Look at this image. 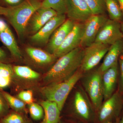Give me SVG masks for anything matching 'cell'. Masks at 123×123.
<instances>
[{"mask_svg": "<svg viewBox=\"0 0 123 123\" xmlns=\"http://www.w3.org/2000/svg\"><path fill=\"white\" fill-rule=\"evenodd\" d=\"M74 105L77 114L85 120L90 119L92 114L90 102L83 91L79 90L75 92Z\"/></svg>", "mask_w": 123, "mask_h": 123, "instance_id": "cell-16", "label": "cell"}, {"mask_svg": "<svg viewBox=\"0 0 123 123\" xmlns=\"http://www.w3.org/2000/svg\"><path fill=\"white\" fill-rule=\"evenodd\" d=\"M11 79L10 77L0 76V89L8 86L10 84Z\"/></svg>", "mask_w": 123, "mask_h": 123, "instance_id": "cell-30", "label": "cell"}, {"mask_svg": "<svg viewBox=\"0 0 123 123\" xmlns=\"http://www.w3.org/2000/svg\"><path fill=\"white\" fill-rule=\"evenodd\" d=\"M120 123H123V116H122V119H121V121H120Z\"/></svg>", "mask_w": 123, "mask_h": 123, "instance_id": "cell-38", "label": "cell"}, {"mask_svg": "<svg viewBox=\"0 0 123 123\" xmlns=\"http://www.w3.org/2000/svg\"><path fill=\"white\" fill-rule=\"evenodd\" d=\"M68 0H44L42 7L54 10L58 14H66Z\"/></svg>", "mask_w": 123, "mask_h": 123, "instance_id": "cell-22", "label": "cell"}, {"mask_svg": "<svg viewBox=\"0 0 123 123\" xmlns=\"http://www.w3.org/2000/svg\"><path fill=\"white\" fill-rule=\"evenodd\" d=\"M122 39L120 23L108 18L101 27L94 42L111 46Z\"/></svg>", "mask_w": 123, "mask_h": 123, "instance_id": "cell-8", "label": "cell"}, {"mask_svg": "<svg viewBox=\"0 0 123 123\" xmlns=\"http://www.w3.org/2000/svg\"><path fill=\"white\" fill-rule=\"evenodd\" d=\"M122 105L121 95L117 92L114 93L102 104L99 109L98 118L99 121L104 123L111 121L118 115Z\"/></svg>", "mask_w": 123, "mask_h": 123, "instance_id": "cell-10", "label": "cell"}, {"mask_svg": "<svg viewBox=\"0 0 123 123\" xmlns=\"http://www.w3.org/2000/svg\"><path fill=\"white\" fill-rule=\"evenodd\" d=\"M103 123H113V122H111V121H108V122H105Z\"/></svg>", "mask_w": 123, "mask_h": 123, "instance_id": "cell-39", "label": "cell"}, {"mask_svg": "<svg viewBox=\"0 0 123 123\" xmlns=\"http://www.w3.org/2000/svg\"><path fill=\"white\" fill-rule=\"evenodd\" d=\"M106 9L111 20L120 23L123 21V13L117 0H105Z\"/></svg>", "mask_w": 123, "mask_h": 123, "instance_id": "cell-20", "label": "cell"}, {"mask_svg": "<svg viewBox=\"0 0 123 123\" xmlns=\"http://www.w3.org/2000/svg\"><path fill=\"white\" fill-rule=\"evenodd\" d=\"M83 84L94 107L99 110L104 99L102 74L98 69L91 73L85 78Z\"/></svg>", "mask_w": 123, "mask_h": 123, "instance_id": "cell-4", "label": "cell"}, {"mask_svg": "<svg viewBox=\"0 0 123 123\" xmlns=\"http://www.w3.org/2000/svg\"><path fill=\"white\" fill-rule=\"evenodd\" d=\"M66 14L74 22L82 23L93 15L84 0H68Z\"/></svg>", "mask_w": 123, "mask_h": 123, "instance_id": "cell-11", "label": "cell"}, {"mask_svg": "<svg viewBox=\"0 0 123 123\" xmlns=\"http://www.w3.org/2000/svg\"><path fill=\"white\" fill-rule=\"evenodd\" d=\"M58 14L52 9L41 7L31 16L29 20L27 28L31 33L34 34L38 31L51 18Z\"/></svg>", "mask_w": 123, "mask_h": 123, "instance_id": "cell-13", "label": "cell"}, {"mask_svg": "<svg viewBox=\"0 0 123 123\" xmlns=\"http://www.w3.org/2000/svg\"><path fill=\"white\" fill-rule=\"evenodd\" d=\"M118 61L120 69L121 87L123 91V51L119 57Z\"/></svg>", "mask_w": 123, "mask_h": 123, "instance_id": "cell-31", "label": "cell"}, {"mask_svg": "<svg viewBox=\"0 0 123 123\" xmlns=\"http://www.w3.org/2000/svg\"><path fill=\"white\" fill-rule=\"evenodd\" d=\"M25 0H0L5 5L11 7L17 6L21 4Z\"/></svg>", "mask_w": 123, "mask_h": 123, "instance_id": "cell-29", "label": "cell"}, {"mask_svg": "<svg viewBox=\"0 0 123 123\" xmlns=\"http://www.w3.org/2000/svg\"><path fill=\"white\" fill-rule=\"evenodd\" d=\"M40 105L44 110L46 123H58L61 111L57 104L52 101H42Z\"/></svg>", "mask_w": 123, "mask_h": 123, "instance_id": "cell-19", "label": "cell"}, {"mask_svg": "<svg viewBox=\"0 0 123 123\" xmlns=\"http://www.w3.org/2000/svg\"><path fill=\"white\" fill-rule=\"evenodd\" d=\"M5 110V104L3 97L0 94V116L3 114Z\"/></svg>", "mask_w": 123, "mask_h": 123, "instance_id": "cell-32", "label": "cell"}, {"mask_svg": "<svg viewBox=\"0 0 123 123\" xmlns=\"http://www.w3.org/2000/svg\"><path fill=\"white\" fill-rule=\"evenodd\" d=\"M123 51V39L111 45L98 70L102 74L105 70L118 63L119 57Z\"/></svg>", "mask_w": 123, "mask_h": 123, "instance_id": "cell-17", "label": "cell"}, {"mask_svg": "<svg viewBox=\"0 0 123 123\" xmlns=\"http://www.w3.org/2000/svg\"><path fill=\"white\" fill-rule=\"evenodd\" d=\"M3 97L8 103L10 105L13 110L17 111H22L25 109V103L21 99L12 96L8 93L3 92Z\"/></svg>", "mask_w": 123, "mask_h": 123, "instance_id": "cell-24", "label": "cell"}, {"mask_svg": "<svg viewBox=\"0 0 123 123\" xmlns=\"http://www.w3.org/2000/svg\"><path fill=\"white\" fill-rule=\"evenodd\" d=\"M46 123V120H45V118H44V119H43V121H42V122H41V123Z\"/></svg>", "mask_w": 123, "mask_h": 123, "instance_id": "cell-37", "label": "cell"}, {"mask_svg": "<svg viewBox=\"0 0 123 123\" xmlns=\"http://www.w3.org/2000/svg\"><path fill=\"white\" fill-rule=\"evenodd\" d=\"M0 40L15 59H20L22 54L12 31L7 23L0 18Z\"/></svg>", "mask_w": 123, "mask_h": 123, "instance_id": "cell-14", "label": "cell"}, {"mask_svg": "<svg viewBox=\"0 0 123 123\" xmlns=\"http://www.w3.org/2000/svg\"><path fill=\"white\" fill-rule=\"evenodd\" d=\"M18 97L24 103L29 105L33 103V92L31 90L22 91L19 93Z\"/></svg>", "mask_w": 123, "mask_h": 123, "instance_id": "cell-28", "label": "cell"}, {"mask_svg": "<svg viewBox=\"0 0 123 123\" xmlns=\"http://www.w3.org/2000/svg\"><path fill=\"white\" fill-rule=\"evenodd\" d=\"M14 73L13 68L11 65L0 63V76L12 77Z\"/></svg>", "mask_w": 123, "mask_h": 123, "instance_id": "cell-27", "label": "cell"}, {"mask_svg": "<svg viewBox=\"0 0 123 123\" xmlns=\"http://www.w3.org/2000/svg\"><path fill=\"white\" fill-rule=\"evenodd\" d=\"M123 13V0H117Z\"/></svg>", "mask_w": 123, "mask_h": 123, "instance_id": "cell-35", "label": "cell"}, {"mask_svg": "<svg viewBox=\"0 0 123 123\" xmlns=\"http://www.w3.org/2000/svg\"><path fill=\"white\" fill-rule=\"evenodd\" d=\"M26 51L32 60L41 65L51 63L56 58L53 54L37 48L28 47Z\"/></svg>", "mask_w": 123, "mask_h": 123, "instance_id": "cell-18", "label": "cell"}, {"mask_svg": "<svg viewBox=\"0 0 123 123\" xmlns=\"http://www.w3.org/2000/svg\"><path fill=\"white\" fill-rule=\"evenodd\" d=\"M120 25H121V31L123 33V21L121 23H120Z\"/></svg>", "mask_w": 123, "mask_h": 123, "instance_id": "cell-36", "label": "cell"}, {"mask_svg": "<svg viewBox=\"0 0 123 123\" xmlns=\"http://www.w3.org/2000/svg\"><path fill=\"white\" fill-rule=\"evenodd\" d=\"M84 48L79 47L59 58L47 73L44 81L47 85L67 80L80 69Z\"/></svg>", "mask_w": 123, "mask_h": 123, "instance_id": "cell-1", "label": "cell"}, {"mask_svg": "<svg viewBox=\"0 0 123 123\" xmlns=\"http://www.w3.org/2000/svg\"><path fill=\"white\" fill-rule=\"evenodd\" d=\"M110 46L94 42L84 48L80 70L83 72H88L97 66L105 56Z\"/></svg>", "mask_w": 123, "mask_h": 123, "instance_id": "cell-5", "label": "cell"}, {"mask_svg": "<svg viewBox=\"0 0 123 123\" xmlns=\"http://www.w3.org/2000/svg\"><path fill=\"white\" fill-rule=\"evenodd\" d=\"M92 14H105L106 9L105 0H84Z\"/></svg>", "mask_w": 123, "mask_h": 123, "instance_id": "cell-23", "label": "cell"}, {"mask_svg": "<svg viewBox=\"0 0 123 123\" xmlns=\"http://www.w3.org/2000/svg\"><path fill=\"white\" fill-rule=\"evenodd\" d=\"M14 72L16 75L26 80H33L40 77L38 73L26 66H15L13 67Z\"/></svg>", "mask_w": 123, "mask_h": 123, "instance_id": "cell-21", "label": "cell"}, {"mask_svg": "<svg viewBox=\"0 0 123 123\" xmlns=\"http://www.w3.org/2000/svg\"><path fill=\"white\" fill-rule=\"evenodd\" d=\"M108 18L105 14H93L84 23V32L80 47L84 48L94 43L101 27Z\"/></svg>", "mask_w": 123, "mask_h": 123, "instance_id": "cell-6", "label": "cell"}, {"mask_svg": "<svg viewBox=\"0 0 123 123\" xmlns=\"http://www.w3.org/2000/svg\"><path fill=\"white\" fill-rule=\"evenodd\" d=\"M84 27V23L75 22L72 30L59 47L53 53L56 58H59L80 46Z\"/></svg>", "mask_w": 123, "mask_h": 123, "instance_id": "cell-7", "label": "cell"}, {"mask_svg": "<svg viewBox=\"0 0 123 123\" xmlns=\"http://www.w3.org/2000/svg\"><path fill=\"white\" fill-rule=\"evenodd\" d=\"M30 114L32 118L35 120L41 119L43 117V108L42 106L33 103L29 105Z\"/></svg>", "mask_w": 123, "mask_h": 123, "instance_id": "cell-25", "label": "cell"}, {"mask_svg": "<svg viewBox=\"0 0 123 123\" xmlns=\"http://www.w3.org/2000/svg\"><path fill=\"white\" fill-rule=\"evenodd\" d=\"M1 123H25L21 116L17 113L10 114L2 119Z\"/></svg>", "mask_w": 123, "mask_h": 123, "instance_id": "cell-26", "label": "cell"}, {"mask_svg": "<svg viewBox=\"0 0 123 123\" xmlns=\"http://www.w3.org/2000/svg\"><path fill=\"white\" fill-rule=\"evenodd\" d=\"M42 4L38 0H25L18 5L9 7L5 17L18 37L24 36L29 20L34 13L42 7Z\"/></svg>", "mask_w": 123, "mask_h": 123, "instance_id": "cell-2", "label": "cell"}, {"mask_svg": "<svg viewBox=\"0 0 123 123\" xmlns=\"http://www.w3.org/2000/svg\"><path fill=\"white\" fill-rule=\"evenodd\" d=\"M82 76L83 72L79 69L67 80L47 85L41 89V92L47 100L57 104L61 111L69 93Z\"/></svg>", "mask_w": 123, "mask_h": 123, "instance_id": "cell-3", "label": "cell"}, {"mask_svg": "<svg viewBox=\"0 0 123 123\" xmlns=\"http://www.w3.org/2000/svg\"><path fill=\"white\" fill-rule=\"evenodd\" d=\"M75 23L68 18L55 31L47 43V49L49 52L53 54L59 47L73 28Z\"/></svg>", "mask_w": 123, "mask_h": 123, "instance_id": "cell-12", "label": "cell"}, {"mask_svg": "<svg viewBox=\"0 0 123 123\" xmlns=\"http://www.w3.org/2000/svg\"><path fill=\"white\" fill-rule=\"evenodd\" d=\"M66 14H58L53 17L30 37L31 42L37 45L47 44L55 31L66 20Z\"/></svg>", "mask_w": 123, "mask_h": 123, "instance_id": "cell-9", "label": "cell"}, {"mask_svg": "<svg viewBox=\"0 0 123 123\" xmlns=\"http://www.w3.org/2000/svg\"><path fill=\"white\" fill-rule=\"evenodd\" d=\"M7 57V55L5 52L0 47V63H4Z\"/></svg>", "mask_w": 123, "mask_h": 123, "instance_id": "cell-33", "label": "cell"}, {"mask_svg": "<svg viewBox=\"0 0 123 123\" xmlns=\"http://www.w3.org/2000/svg\"><path fill=\"white\" fill-rule=\"evenodd\" d=\"M9 9V7H5L0 5V15L6 16Z\"/></svg>", "mask_w": 123, "mask_h": 123, "instance_id": "cell-34", "label": "cell"}, {"mask_svg": "<svg viewBox=\"0 0 123 123\" xmlns=\"http://www.w3.org/2000/svg\"><path fill=\"white\" fill-rule=\"evenodd\" d=\"M118 62L102 74L104 99H108L114 92L118 74Z\"/></svg>", "mask_w": 123, "mask_h": 123, "instance_id": "cell-15", "label": "cell"}]
</instances>
